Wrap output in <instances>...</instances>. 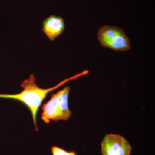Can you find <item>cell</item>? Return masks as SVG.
Returning a JSON list of instances; mask_svg holds the SVG:
<instances>
[{"label": "cell", "instance_id": "1", "mask_svg": "<svg viewBox=\"0 0 155 155\" xmlns=\"http://www.w3.org/2000/svg\"><path fill=\"white\" fill-rule=\"evenodd\" d=\"M87 72L67 78L56 86L51 88L44 89L39 87L36 84V79L33 75H31L28 79L22 82L21 87L23 90L19 94H0V98L8 99L19 101L29 109L32 115L34 124L37 131L38 130L36 122L37 114L44 100L50 92L52 91L60 86L64 85L67 81L76 79L81 75L86 74Z\"/></svg>", "mask_w": 155, "mask_h": 155}, {"label": "cell", "instance_id": "2", "mask_svg": "<svg viewBox=\"0 0 155 155\" xmlns=\"http://www.w3.org/2000/svg\"><path fill=\"white\" fill-rule=\"evenodd\" d=\"M98 39L103 47L126 51L131 48L130 41L124 31L117 26L105 25L98 32Z\"/></svg>", "mask_w": 155, "mask_h": 155}, {"label": "cell", "instance_id": "3", "mask_svg": "<svg viewBox=\"0 0 155 155\" xmlns=\"http://www.w3.org/2000/svg\"><path fill=\"white\" fill-rule=\"evenodd\" d=\"M131 150L128 141L119 134H107L101 142L102 155H130Z\"/></svg>", "mask_w": 155, "mask_h": 155}, {"label": "cell", "instance_id": "4", "mask_svg": "<svg viewBox=\"0 0 155 155\" xmlns=\"http://www.w3.org/2000/svg\"><path fill=\"white\" fill-rule=\"evenodd\" d=\"M43 112L41 119L46 123H50L51 120L55 122L62 120L61 105L58 99L57 92L51 96V98L46 104L43 105Z\"/></svg>", "mask_w": 155, "mask_h": 155}, {"label": "cell", "instance_id": "5", "mask_svg": "<svg viewBox=\"0 0 155 155\" xmlns=\"http://www.w3.org/2000/svg\"><path fill=\"white\" fill-rule=\"evenodd\" d=\"M65 29L64 19L58 16H50L43 22V31L50 41H54Z\"/></svg>", "mask_w": 155, "mask_h": 155}, {"label": "cell", "instance_id": "6", "mask_svg": "<svg viewBox=\"0 0 155 155\" xmlns=\"http://www.w3.org/2000/svg\"><path fill=\"white\" fill-rule=\"evenodd\" d=\"M70 90V87L67 86L58 91V99L61 105L62 120L64 121H67L70 119L72 114L68 106V96Z\"/></svg>", "mask_w": 155, "mask_h": 155}, {"label": "cell", "instance_id": "7", "mask_svg": "<svg viewBox=\"0 0 155 155\" xmlns=\"http://www.w3.org/2000/svg\"><path fill=\"white\" fill-rule=\"evenodd\" d=\"M51 153L52 155H77L74 151H67L62 148L55 146L51 147Z\"/></svg>", "mask_w": 155, "mask_h": 155}]
</instances>
